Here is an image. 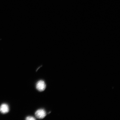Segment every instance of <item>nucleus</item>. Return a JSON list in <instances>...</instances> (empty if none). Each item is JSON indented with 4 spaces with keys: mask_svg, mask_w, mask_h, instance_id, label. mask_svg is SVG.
<instances>
[{
    "mask_svg": "<svg viewBox=\"0 0 120 120\" xmlns=\"http://www.w3.org/2000/svg\"><path fill=\"white\" fill-rule=\"evenodd\" d=\"M46 85L44 81L40 80L38 82L36 85V88L40 91H43L45 89Z\"/></svg>",
    "mask_w": 120,
    "mask_h": 120,
    "instance_id": "1",
    "label": "nucleus"
},
{
    "mask_svg": "<svg viewBox=\"0 0 120 120\" xmlns=\"http://www.w3.org/2000/svg\"><path fill=\"white\" fill-rule=\"evenodd\" d=\"M36 119L35 118L32 116H28L26 118V120H35Z\"/></svg>",
    "mask_w": 120,
    "mask_h": 120,
    "instance_id": "4",
    "label": "nucleus"
},
{
    "mask_svg": "<svg viewBox=\"0 0 120 120\" xmlns=\"http://www.w3.org/2000/svg\"><path fill=\"white\" fill-rule=\"evenodd\" d=\"M9 110V106L7 104H3L0 107V112L3 114L7 113Z\"/></svg>",
    "mask_w": 120,
    "mask_h": 120,
    "instance_id": "3",
    "label": "nucleus"
},
{
    "mask_svg": "<svg viewBox=\"0 0 120 120\" xmlns=\"http://www.w3.org/2000/svg\"><path fill=\"white\" fill-rule=\"evenodd\" d=\"M35 115L36 117L39 119H42L46 116V112L44 109H41L36 111Z\"/></svg>",
    "mask_w": 120,
    "mask_h": 120,
    "instance_id": "2",
    "label": "nucleus"
}]
</instances>
